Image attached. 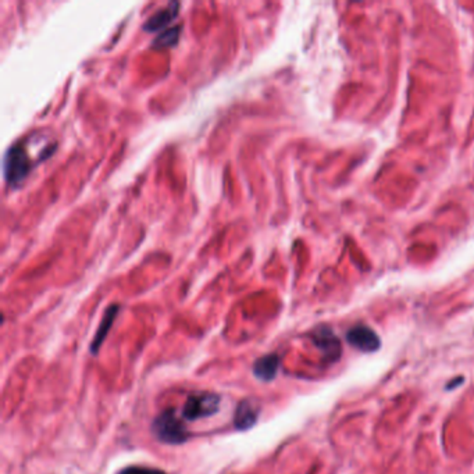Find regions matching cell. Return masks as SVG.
<instances>
[{
	"instance_id": "cell-1",
	"label": "cell",
	"mask_w": 474,
	"mask_h": 474,
	"mask_svg": "<svg viewBox=\"0 0 474 474\" xmlns=\"http://www.w3.org/2000/svg\"><path fill=\"white\" fill-rule=\"evenodd\" d=\"M150 431L152 436L159 442L167 445H181L191 438L181 417L177 416L176 409L173 407L164 409L153 419L150 424Z\"/></svg>"
},
{
	"instance_id": "cell-11",
	"label": "cell",
	"mask_w": 474,
	"mask_h": 474,
	"mask_svg": "<svg viewBox=\"0 0 474 474\" xmlns=\"http://www.w3.org/2000/svg\"><path fill=\"white\" fill-rule=\"evenodd\" d=\"M118 474H167L162 469L147 468V466H128L120 470Z\"/></svg>"
},
{
	"instance_id": "cell-2",
	"label": "cell",
	"mask_w": 474,
	"mask_h": 474,
	"mask_svg": "<svg viewBox=\"0 0 474 474\" xmlns=\"http://www.w3.org/2000/svg\"><path fill=\"white\" fill-rule=\"evenodd\" d=\"M27 145L14 144L10 146L3 157V176L9 185L17 186L23 183L33 169V159Z\"/></svg>"
},
{
	"instance_id": "cell-5",
	"label": "cell",
	"mask_w": 474,
	"mask_h": 474,
	"mask_svg": "<svg viewBox=\"0 0 474 474\" xmlns=\"http://www.w3.org/2000/svg\"><path fill=\"white\" fill-rule=\"evenodd\" d=\"M345 338L352 348L363 354H373L381 348V339L378 334L365 325H356L348 329Z\"/></svg>"
},
{
	"instance_id": "cell-7",
	"label": "cell",
	"mask_w": 474,
	"mask_h": 474,
	"mask_svg": "<svg viewBox=\"0 0 474 474\" xmlns=\"http://www.w3.org/2000/svg\"><path fill=\"white\" fill-rule=\"evenodd\" d=\"M280 366L281 358L278 356V354H267L256 359L252 366V371L257 380L263 383H270L277 377Z\"/></svg>"
},
{
	"instance_id": "cell-12",
	"label": "cell",
	"mask_w": 474,
	"mask_h": 474,
	"mask_svg": "<svg viewBox=\"0 0 474 474\" xmlns=\"http://www.w3.org/2000/svg\"><path fill=\"white\" fill-rule=\"evenodd\" d=\"M463 381H465V378H463V377H458L455 381L449 383V385L446 387V390H453V388H456V387L462 385V383H463Z\"/></svg>"
},
{
	"instance_id": "cell-3",
	"label": "cell",
	"mask_w": 474,
	"mask_h": 474,
	"mask_svg": "<svg viewBox=\"0 0 474 474\" xmlns=\"http://www.w3.org/2000/svg\"><path fill=\"white\" fill-rule=\"evenodd\" d=\"M221 397L215 393H195L188 395L181 410V417L188 422L212 417L220 410Z\"/></svg>"
},
{
	"instance_id": "cell-6",
	"label": "cell",
	"mask_w": 474,
	"mask_h": 474,
	"mask_svg": "<svg viewBox=\"0 0 474 474\" xmlns=\"http://www.w3.org/2000/svg\"><path fill=\"white\" fill-rule=\"evenodd\" d=\"M260 414V406L254 400H242L237 405L234 413V426L238 431L251 430Z\"/></svg>"
},
{
	"instance_id": "cell-4",
	"label": "cell",
	"mask_w": 474,
	"mask_h": 474,
	"mask_svg": "<svg viewBox=\"0 0 474 474\" xmlns=\"http://www.w3.org/2000/svg\"><path fill=\"white\" fill-rule=\"evenodd\" d=\"M310 341L322 352L323 361L327 363H335L341 359L342 345L339 338L335 335L331 327L320 326L313 329L310 334Z\"/></svg>"
},
{
	"instance_id": "cell-10",
	"label": "cell",
	"mask_w": 474,
	"mask_h": 474,
	"mask_svg": "<svg viewBox=\"0 0 474 474\" xmlns=\"http://www.w3.org/2000/svg\"><path fill=\"white\" fill-rule=\"evenodd\" d=\"M180 31H181V28H179V27H173V28L164 31L163 34H160L159 38L153 42V45H154L156 47L173 46V45L177 43V40L180 39Z\"/></svg>"
},
{
	"instance_id": "cell-8",
	"label": "cell",
	"mask_w": 474,
	"mask_h": 474,
	"mask_svg": "<svg viewBox=\"0 0 474 474\" xmlns=\"http://www.w3.org/2000/svg\"><path fill=\"white\" fill-rule=\"evenodd\" d=\"M118 312H120V306L118 305H111V306H109L106 309V312L103 313L102 322H101V325L98 327V331H96V334H95V337H94V339L91 342V346H89V352L94 356H96L99 354V351H101L105 339L109 335L110 329L113 327V323H114Z\"/></svg>"
},
{
	"instance_id": "cell-9",
	"label": "cell",
	"mask_w": 474,
	"mask_h": 474,
	"mask_svg": "<svg viewBox=\"0 0 474 474\" xmlns=\"http://www.w3.org/2000/svg\"><path fill=\"white\" fill-rule=\"evenodd\" d=\"M179 10H180V3L177 1L169 3L166 7L157 10L154 14H152L146 20L144 28L147 33H154V31L164 28L169 23H171L179 16Z\"/></svg>"
}]
</instances>
